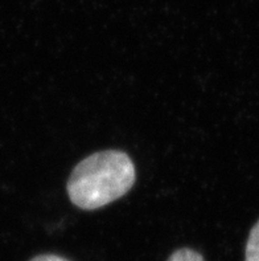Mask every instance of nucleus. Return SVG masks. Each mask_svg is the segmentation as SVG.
<instances>
[{
  "label": "nucleus",
  "instance_id": "1",
  "mask_svg": "<svg viewBox=\"0 0 259 261\" xmlns=\"http://www.w3.org/2000/svg\"><path fill=\"white\" fill-rule=\"evenodd\" d=\"M135 179L131 158L123 151L106 150L81 161L70 174L66 190L73 204L93 211L126 195Z\"/></svg>",
  "mask_w": 259,
  "mask_h": 261
},
{
  "label": "nucleus",
  "instance_id": "2",
  "mask_svg": "<svg viewBox=\"0 0 259 261\" xmlns=\"http://www.w3.org/2000/svg\"><path fill=\"white\" fill-rule=\"evenodd\" d=\"M245 261H259V222L254 225L250 232Z\"/></svg>",
  "mask_w": 259,
  "mask_h": 261
},
{
  "label": "nucleus",
  "instance_id": "4",
  "mask_svg": "<svg viewBox=\"0 0 259 261\" xmlns=\"http://www.w3.org/2000/svg\"><path fill=\"white\" fill-rule=\"evenodd\" d=\"M31 261H68L64 257H60L57 255H40Z\"/></svg>",
  "mask_w": 259,
  "mask_h": 261
},
{
  "label": "nucleus",
  "instance_id": "3",
  "mask_svg": "<svg viewBox=\"0 0 259 261\" xmlns=\"http://www.w3.org/2000/svg\"><path fill=\"white\" fill-rule=\"evenodd\" d=\"M168 261H204V258L196 251L183 248L175 252L174 255L168 258Z\"/></svg>",
  "mask_w": 259,
  "mask_h": 261
}]
</instances>
